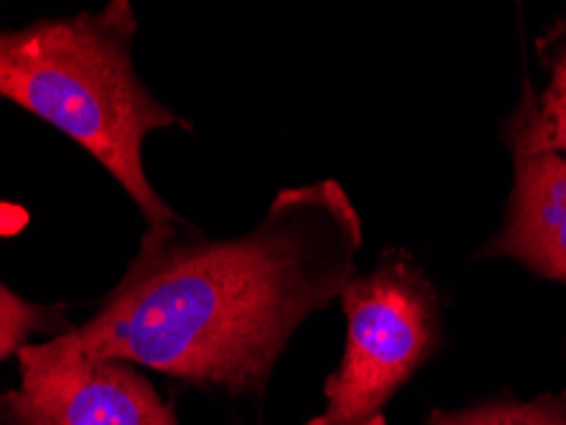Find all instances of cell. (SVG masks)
I'll use <instances>...</instances> for the list:
<instances>
[{
  "label": "cell",
  "mask_w": 566,
  "mask_h": 425,
  "mask_svg": "<svg viewBox=\"0 0 566 425\" xmlns=\"http://www.w3.org/2000/svg\"><path fill=\"white\" fill-rule=\"evenodd\" d=\"M136 33L138 19L128 0L0 29V97L93 156L146 224H187L148 179L144 146L158 130L191 132V123L140 79L133 64Z\"/></svg>",
  "instance_id": "cell-2"
},
{
  "label": "cell",
  "mask_w": 566,
  "mask_h": 425,
  "mask_svg": "<svg viewBox=\"0 0 566 425\" xmlns=\"http://www.w3.org/2000/svg\"><path fill=\"white\" fill-rule=\"evenodd\" d=\"M363 240V216L335 179L281 189L238 237L212 240L189 222L146 224L93 316L44 344L228 397H261L304 321L357 275Z\"/></svg>",
  "instance_id": "cell-1"
},
{
  "label": "cell",
  "mask_w": 566,
  "mask_h": 425,
  "mask_svg": "<svg viewBox=\"0 0 566 425\" xmlns=\"http://www.w3.org/2000/svg\"><path fill=\"white\" fill-rule=\"evenodd\" d=\"M0 210H3V206H0ZM21 214L23 210L8 206L6 212H0V220H6V216L11 220V216ZM0 230H8L13 235L19 227L0 224ZM72 329L74 323L70 319V306L29 301V298H23L19 290L8 288L6 283L0 280V364L19 354L27 344L62 337Z\"/></svg>",
  "instance_id": "cell-7"
},
{
  "label": "cell",
  "mask_w": 566,
  "mask_h": 425,
  "mask_svg": "<svg viewBox=\"0 0 566 425\" xmlns=\"http://www.w3.org/2000/svg\"><path fill=\"white\" fill-rule=\"evenodd\" d=\"M423 425H566V390L531 400L507 393L460 411H431Z\"/></svg>",
  "instance_id": "cell-8"
},
{
  "label": "cell",
  "mask_w": 566,
  "mask_h": 425,
  "mask_svg": "<svg viewBox=\"0 0 566 425\" xmlns=\"http://www.w3.org/2000/svg\"><path fill=\"white\" fill-rule=\"evenodd\" d=\"M343 360L324 380V407L304 425H388L386 411L441 344L444 304L409 249H382L343 294Z\"/></svg>",
  "instance_id": "cell-3"
},
{
  "label": "cell",
  "mask_w": 566,
  "mask_h": 425,
  "mask_svg": "<svg viewBox=\"0 0 566 425\" xmlns=\"http://www.w3.org/2000/svg\"><path fill=\"white\" fill-rule=\"evenodd\" d=\"M19 385L0 393V425H179L146 370L64 357L44 341L15 354Z\"/></svg>",
  "instance_id": "cell-4"
},
{
  "label": "cell",
  "mask_w": 566,
  "mask_h": 425,
  "mask_svg": "<svg viewBox=\"0 0 566 425\" xmlns=\"http://www.w3.org/2000/svg\"><path fill=\"white\" fill-rule=\"evenodd\" d=\"M536 52L548 74L546 87L536 95L528 82L507 125L544 151L566 156V13L541 33Z\"/></svg>",
  "instance_id": "cell-6"
},
{
  "label": "cell",
  "mask_w": 566,
  "mask_h": 425,
  "mask_svg": "<svg viewBox=\"0 0 566 425\" xmlns=\"http://www.w3.org/2000/svg\"><path fill=\"white\" fill-rule=\"evenodd\" d=\"M513 156V191L505 222L482 257H507L538 278L566 286V156L544 151L513 125L505 128Z\"/></svg>",
  "instance_id": "cell-5"
}]
</instances>
